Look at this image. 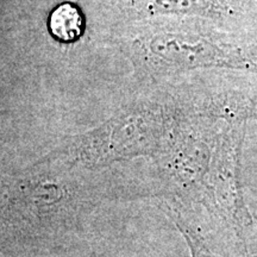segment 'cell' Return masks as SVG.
Returning a JSON list of instances; mask_svg holds the SVG:
<instances>
[{"label": "cell", "instance_id": "obj_2", "mask_svg": "<svg viewBox=\"0 0 257 257\" xmlns=\"http://www.w3.org/2000/svg\"><path fill=\"white\" fill-rule=\"evenodd\" d=\"M182 118L168 86L146 88L104 123L70 136L49 154L93 170L136 157L154 159Z\"/></svg>", "mask_w": 257, "mask_h": 257}, {"label": "cell", "instance_id": "obj_5", "mask_svg": "<svg viewBox=\"0 0 257 257\" xmlns=\"http://www.w3.org/2000/svg\"><path fill=\"white\" fill-rule=\"evenodd\" d=\"M51 36L62 43H72L82 36L85 29L82 12L75 5L61 4L51 11L48 19Z\"/></svg>", "mask_w": 257, "mask_h": 257}, {"label": "cell", "instance_id": "obj_4", "mask_svg": "<svg viewBox=\"0 0 257 257\" xmlns=\"http://www.w3.org/2000/svg\"><path fill=\"white\" fill-rule=\"evenodd\" d=\"M159 205L161 210L165 212L181 232L182 237L187 243L189 251H191V257H220L214 253V251H212L204 237L195 229L194 224L189 219L188 213L184 208L174 202L165 200H160Z\"/></svg>", "mask_w": 257, "mask_h": 257}, {"label": "cell", "instance_id": "obj_1", "mask_svg": "<svg viewBox=\"0 0 257 257\" xmlns=\"http://www.w3.org/2000/svg\"><path fill=\"white\" fill-rule=\"evenodd\" d=\"M100 170L48 153L21 172L3 175V243L42 248L74 232L110 192Z\"/></svg>", "mask_w": 257, "mask_h": 257}, {"label": "cell", "instance_id": "obj_3", "mask_svg": "<svg viewBox=\"0 0 257 257\" xmlns=\"http://www.w3.org/2000/svg\"><path fill=\"white\" fill-rule=\"evenodd\" d=\"M204 130L202 118L184 115L154 157L161 200L188 207L205 199L210 152Z\"/></svg>", "mask_w": 257, "mask_h": 257}]
</instances>
